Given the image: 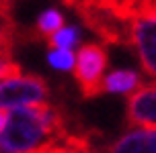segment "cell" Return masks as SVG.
Segmentation results:
<instances>
[{
	"mask_svg": "<svg viewBox=\"0 0 156 153\" xmlns=\"http://www.w3.org/2000/svg\"><path fill=\"white\" fill-rule=\"evenodd\" d=\"M125 118L129 127L156 129V82L144 84L127 96Z\"/></svg>",
	"mask_w": 156,
	"mask_h": 153,
	"instance_id": "5",
	"label": "cell"
},
{
	"mask_svg": "<svg viewBox=\"0 0 156 153\" xmlns=\"http://www.w3.org/2000/svg\"><path fill=\"white\" fill-rule=\"evenodd\" d=\"M16 78H23V69H21V65H19L16 61L0 55V80L10 82V80H16Z\"/></svg>",
	"mask_w": 156,
	"mask_h": 153,
	"instance_id": "11",
	"label": "cell"
},
{
	"mask_svg": "<svg viewBox=\"0 0 156 153\" xmlns=\"http://www.w3.org/2000/svg\"><path fill=\"white\" fill-rule=\"evenodd\" d=\"M105 153H156V129H133L105 147Z\"/></svg>",
	"mask_w": 156,
	"mask_h": 153,
	"instance_id": "6",
	"label": "cell"
},
{
	"mask_svg": "<svg viewBox=\"0 0 156 153\" xmlns=\"http://www.w3.org/2000/svg\"><path fill=\"white\" fill-rule=\"evenodd\" d=\"M62 29H64V16L55 8H49L45 12H41V16L37 18L33 39H45L47 41L51 35H55L58 31H62Z\"/></svg>",
	"mask_w": 156,
	"mask_h": 153,
	"instance_id": "8",
	"label": "cell"
},
{
	"mask_svg": "<svg viewBox=\"0 0 156 153\" xmlns=\"http://www.w3.org/2000/svg\"><path fill=\"white\" fill-rule=\"evenodd\" d=\"M80 41V31L76 27H64L62 31H58L55 35L47 39V45L55 47V49H68L72 51V47Z\"/></svg>",
	"mask_w": 156,
	"mask_h": 153,
	"instance_id": "9",
	"label": "cell"
},
{
	"mask_svg": "<svg viewBox=\"0 0 156 153\" xmlns=\"http://www.w3.org/2000/svg\"><path fill=\"white\" fill-rule=\"evenodd\" d=\"M47 61L51 63V68L55 69H62V72H70L74 69V53L68 51V49H54V51H49L47 53Z\"/></svg>",
	"mask_w": 156,
	"mask_h": 153,
	"instance_id": "10",
	"label": "cell"
},
{
	"mask_svg": "<svg viewBox=\"0 0 156 153\" xmlns=\"http://www.w3.org/2000/svg\"><path fill=\"white\" fill-rule=\"evenodd\" d=\"M6 121H8V112L4 110V108H0V133H2L4 127H6Z\"/></svg>",
	"mask_w": 156,
	"mask_h": 153,
	"instance_id": "12",
	"label": "cell"
},
{
	"mask_svg": "<svg viewBox=\"0 0 156 153\" xmlns=\"http://www.w3.org/2000/svg\"><path fill=\"white\" fill-rule=\"evenodd\" d=\"M82 23L109 45H132V18L119 16L107 6H93L78 12Z\"/></svg>",
	"mask_w": 156,
	"mask_h": 153,
	"instance_id": "2",
	"label": "cell"
},
{
	"mask_svg": "<svg viewBox=\"0 0 156 153\" xmlns=\"http://www.w3.org/2000/svg\"><path fill=\"white\" fill-rule=\"evenodd\" d=\"M144 86V80L133 69H117L111 72L103 82V92L107 94H133Z\"/></svg>",
	"mask_w": 156,
	"mask_h": 153,
	"instance_id": "7",
	"label": "cell"
},
{
	"mask_svg": "<svg viewBox=\"0 0 156 153\" xmlns=\"http://www.w3.org/2000/svg\"><path fill=\"white\" fill-rule=\"evenodd\" d=\"M0 153H10V151H6V149H2V147H0Z\"/></svg>",
	"mask_w": 156,
	"mask_h": 153,
	"instance_id": "13",
	"label": "cell"
},
{
	"mask_svg": "<svg viewBox=\"0 0 156 153\" xmlns=\"http://www.w3.org/2000/svg\"><path fill=\"white\" fill-rule=\"evenodd\" d=\"M109 57L107 49L99 43H84L74 61V80L84 98H94L103 94L105 69Z\"/></svg>",
	"mask_w": 156,
	"mask_h": 153,
	"instance_id": "1",
	"label": "cell"
},
{
	"mask_svg": "<svg viewBox=\"0 0 156 153\" xmlns=\"http://www.w3.org/2000/svg\"><path fill=\"white\" fill-rule=\"evenodd\" d=\"M132 45L140 55L144 72L156 82V12L132 16Z\"/></svg>",
	"mask_w": 156,
	"mask_h": 153,
	"instance_id": "3",
	"label": "cell"
},
{
	"mask_svg": "<svg viewBox=\"0 0 156 153\" xmlns=\"http://www.w3.org/2000/svg\"><path fill=\"white\" fill-rule=\"evenodd\" d=\"M49 96L45 80L39 76H23L0 84V108L23 106V104H41Z\"/></svg>",
	"mask_w": 156,
	"mask_h": 153,
	"instance_id": "4",
	"label": "cell"
}]
</instances>
